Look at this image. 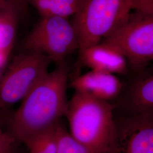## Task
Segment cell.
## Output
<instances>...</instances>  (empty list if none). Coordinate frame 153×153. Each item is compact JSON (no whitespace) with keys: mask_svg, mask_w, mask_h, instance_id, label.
<instances>
[{"mask_svg":"<svg viewBox=\"0 0 153 153\" xmlns=\"http://www.w3.org/2000/svg\"><path fill=\"white\" fill-rule=\"evenodd\" d=\"M133 9L132 0H85L73 22L78 36L79 53L115 33Z\"/></svg>","mask_w":153,"mask_h":153,"instance_id":"cell-3","label":"cell"},{"mask_svg":"<svg viewBox=\"0 0 153 153\" xmlns=\"http://www.w3.org/2000/svg\"><path fill=\"white\" fill-rule=\"evenodd\" d=\"M85 0H27L42 16L68 18L75 15Z\"/></svg>","mask_w":153,"mask_h":153,"instance_id":"cell-12","label":"cell"},{"mask_svg":"<svg viewBox=\"0 0 153 153\" xmlns=\"http://www.w3.org/2000/svg\"><path fill=\"white\" fill-rule=\"evenodd\" d=\"M133 4H140V3H145V2H152L153 0H132Z\"/></svg>","mask_w":153,"mask_h":153,"instance_id":"cell-19","label":"cell"},{"mask_svg":"<svg viewBox=\"0 0 153 153\" xmlns=\"http://www.w3.org/2000/svg\"><path fill=\"white\" fill-rule=\"evenodd\" d=\"M69 67L57 64L22 100L10 122L9 133L26 145L34 137L57 126L65 115Z\"/></svg>","mask_w":153,"mask_h":153,"instance_id":"cell-1","label":"cell"},{"mask_svg":"<svg viewBox=\"0 0 153 153\" xmlns=\"http://www.w3.org/2000/svg\"><path fill=\"white\" fill-rule=\"evenodd\" d=\"M101 42L119 49L134 65L153 61V15L135 10L120 27Z\"/></svg>","mask_w":153,"mask_h":153,"instance_id":"cell-6","label":"cell"},{"mask_svg":"<svg viewBox=\"0 0 153 153\" xmlns=\"http://www.w3.org/2000/svg\"><path fill=\"white\" fill-rule=\"evenodd\" d=\"M17 13L16 9L11 7L0 16V68H4L14 45Z\"/></svg>","mask_w":153,"mask_h":153,"instance_id":"cell-11","label":"cell"},{"mask_svg":"<svg viewBox=\"0 0 153 153\" xmlns=\"http://www.w3.org/2000/svg\"><path fill=\"white\" fill-rule=\"evenodd\" d=\"M82 64L91 70L111 74H126L128 60L119 49L112 45L100 42L79 53Z\"/></svg>","mask_w":153,"mask_h":153,"instance_id":"cell-10","label":"cell"},{"mask_svg":"<svg viewBox=\"0 0 153 153\" xmlns=\"http://www.w3.org/2000/svg\"><path fill=\"white\" fill-rule=\"evenodd\" d=\"M123 85L115 74L91 70L74 78L70 86L75 92L109 102L117 98Z\"/></svg>","mask_w":153,"mask_h":153,"instance_id":"cell-9","label":"cell"},{"mask_svg":"<svg viewBox=\"0 0 153 153\" xmlns=\"http://www.w3.org/2000/svg\"><path fill=\"white\" fill-rule=\"evenodd\" d=\"M4 69L0 68V83H1V82L2 76H3V75H4Z\"/></svg>","mask_w":153,"mask_h":153,"instance_id":"cell-20","label":"cell"},{"mask_svg":"<svg viewBox=\"0 0 153 153\" xmlns=\"http://www.w3.org/2000/svg\"><path fill=\"white\" fill-rule=\"evenodd\" d=\"M16 10L18 11L24 10L28 3L27 0H7Z\"/></svg>","mask_w":153,"mask_h":153,"instance_id":"cell-17","label":"cell"},{"mask_svg":"<svg viewBox=\"0 0 153 153\" xmlns=\"http://www.w3.org/2000/svg\"><path fill=\"white\" fill-rule=\"evenodd\" d=\"M133 9L145 12L153 16V1L145 3L133 4Z\"/></svg>","mask_w":153,"mask_h":153,"instance_id":"cell-16","label":"cell"},{"mask_svg":"<svg viewBox=\"0 0 153 153\" xmlns=\"http://www.w3.org/2000/svg\"><path fill=\"white\" fill-rule=\"evenodd\" d=\"M65 116L71 136L89 153H112L115 134L114 104L75 92Z\"/></svg>","mask_w":153,"mask_h":153,"instance_id":"cell-2","label":"cell"},{"mask_svg":"<svg viewBox=\"0 0 153 153\" xmlns=\"http://www.w3.org/2000/svg\"><path fill=\"white\" fill-rule=\"evenodd\" d=\"M3 11H4V10H3ZM1 11V10H0V16H1V14H2V11Z\"/></svg>","mask_w":153,"mask_h":153,"instance_id":"cell-21","label":"cell"},{"mask_svg":"<svg viewBox=\"0 0 153 153\" xmlns=\"http://www.w3.org/2000/svg\"><path fill=\"white\" fill-rule=\"evenodd\" d=\"M111 153H153V115L115 117Z\"/></svg>","mask_w":153,"mask_h":153,"instance_id":"cell-7","label":"cell"},{"mask_svg":"<svg viewBox=\"0 0 153 153\" xmlns=\"http://www.w3.org/2000/svg\"><path fill=\"white\" fill-rule=\"evenodd\" d=\"M26 51L49 57L57 64L65 61L68 56L78 50V39L73 23L61 16L42 17L25 39Z\"/></svg>","mask_w":153,"mask_h":153,"instance_id":"cell-5","label":"cell"},{"mask_svg":"<svg viewBox=\"0 0 153 153\" xmlns=\"http://www.w3.org/2000/svg\"><path fill=\"white\" fill-rule=\"evenodd\" d=\"M49 57L30 51L14 57L0 83V109L22 101L49 72Z\"/></svg>","mask_w":153,"mask_h":153,"instance_id":"cell-4","label":"cell"},{"mask_svg":"<svg viewBox=\"0 0 153 153\" xmlns=\"http://www.w3.org/2000/svg\"><path fill=\"white\" fill-rule=\"evenodd\" d=\"M56 153H90L59 123L57 128Z\"/></svg>","mask_w":153,"mask_h":153,"instance_id":"cell-14","label":"cell"},{"mask_svg":"<svg viewBox=\"0 0 153 153\" xmlns=\"http://www.w3.org/2000/svg\"><path fill=\"white\" fill-rule=\"evenodd\" d=\"M16 142L10 133L3 131L0 124V153H16Z\"/></svg>","mask_w":153,"mask_h":153,"instance_id":"cell-15","label":"cell"},{"mask_svg":"<svg viewBox=\"0 0 153 153\" xmlns=\"http://www.w3.org/2000/svg\"><path fill=\"white\" fill-rule=\"evenodd\" d=\"M59 123L28 142L26 146L29 153H56L57 128Z\"/></svg>","mask_w":153,"mask_h":153,"instance_id":"cell-13","label":"cell"},{"mask_svg":"<svg viewBox=\"0 0 153 153\" xmlns=\"http://www.w3.org/2000/svg\"><path fill=\"white\" fill-rule=\"evenodd\" d=\"M115 109L120 115H153V73L137 77L123 88Z\"/></svg>","mask_w":153,"mask_h":153,"instance_id":"cell-8","label":"cell"},{"mask_svg":"<svg viewBox=\"0 0 153 153\" xmlns=\"http://www.w3.org/2000/svg\"><path fill=\"white\" fill-rule=\"evenodd\" d=\"M11 7H14L7 0H0V10H5Z\"/></svg>","mask_w":153,"mask_h":153,"instance_id":"cell-18","label":"cell"}]
</instances>
